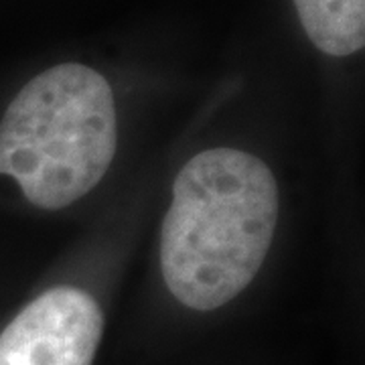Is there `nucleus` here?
Returning a JSON list of instances; mask_svg holds the SVG:
<instances>
[{
    "instance_id": "3",
    "label": "nucleus",
    "mask_w": 365,
    "mask_h": 365,
    "mask_svg": "<svg viewBox=\"0 0 365 365\" xmlns=\"http://www.w3.org/2000/svg\"><path fill=\"white\" fill-rule=\"evenodd\" d=\"M102 333L104 314L91 294L55 287L0 333V365H91Z\"/></svg>"
},
{
    "instance_id": "4",
    "label": "nucleus",
    "mask_w": 365,
    "mask_h": 365,
    "mask_svg": "<svg viewBox=\"0 0 365 365\" xmlns=\"http://www.w3.org/2000/svg\"><path fill=\"white\" fill-rule=\"evenodd\" d=\"M300 25L314 47L347 57L365 45V0H294Z\"/></svg>"
},
{
    "instance_id": "2",
    "label": "nucleus",
    "mask_w": 365,
    "mask_h": 365,
    "mask_svg": "<svg viewBox=\"0 0 365 365\" xmlns=\"http://www.w3.org/2000/svg\"><path fill=\"white\" fill-rule=\"evenodd\" d=\"M108 79L81 63L49 67L14 96L0 120V175L41 209H63L104 179L116 155Z\"/></svg>"
},
{
    "instance_id": "1",
    "label": "nucleus",
    "mask_w": 365,
    "mask_h": 365,
    "mask_svg": "<svg viewBox=\"0 0 365 365\" xmlns=\"http://www.w3.org/2000/svg\"><path fill=\"white\" fill-rule=\"evenodd\" d=\"M278 223V185L258 157L209 148L173 182L160 230V270L170 294L193 311L235 299L258 274Z\"/></svg>"
}]
</instances>
